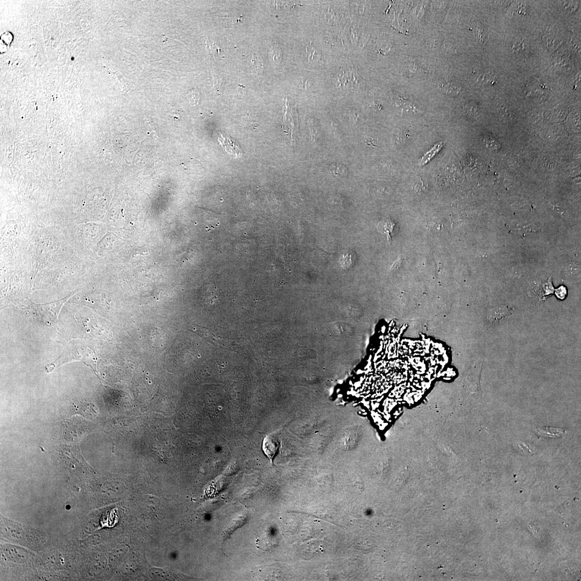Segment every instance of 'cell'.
I'll use <instances>...</instances> for the list:
<instances>
[{
	"label": "cell",
	"mask_w": 581,
	"mask_h": 581,
	"mask_svg": "<svg viewBox=\"0 0 581 581\" xmlns=\"http://www.w3.org/2000/svg\"><path fill=\"white\" fill-rule=\"evenodd\" d=\"M208 49H209V52L212 55H218L220 52V49L215 43L208 42L207 43Z\"/></svg>",
	"instance_id": "30bf717a"
},
{
	"label": "cell",
	"mask_w": 581,
	"mask_h": 581,
	"mask_svg": "<svg viewBox=\"0 0 581 581\" xmlns=\"http://www.w3.org/2000/svg\"><path fill=\"white\" fill-rule=\"evenodd\" d=\"M5 554L10 561L23 563L28 560L29 554L23 548L14 546H6L4 549Z\"/></svg>",
	"instance_id": "3957f363"
},
{
	"label": "cell",
	"mask_w": 581,
	"mask_h": 581,
	"mask_svg": "<svg viewBox=\"0 0 581 581\" xmlns=\"http://www.w3.org/2000/svg\"><path fill=\"white\" fill-rule=\"evenodd\" d=\"M514 50H515V52L519 53L522 52L523 50V42H516L515 44V46L514 47Z\"/></svg>",
	"instance_id": "8fae6325"
},
{
	"label": "cell",
	"mask_w": 581,
	"mask_h": 581,
	"mask_svg": "<svg viewBox=\"0 0 581 581\" xmlns=\"http://www.w3.org/2000/svg\"><path fill=\"white\" fill-rule=\"evenodd\" d=\"M70 296H72L71 294L61 300L45 304H37L31 302L33 314L35 317L42 323L46 325L54 324L59 318L63 305Z\"/></svg>",
	"instance_id": "7a4b0ae2"
},
{
	"label": "cell",
	"mask_w": 581,
	"mask_h": 581,
	"mask_svg": "<svg viewBox=\"0 0 581 581\" xmlns=\"http://www.w3.org/2000/svg\"><path fill=\"white\" fill-rule=\"evenodd\" d=\"M93 351L81 341L72 340L64 344V351L55 362L47 365L46 370L51 372L61 365L73 361H82L86 364L93 362Z\"/></svg>",
	"instance_id": "6da1fadb"
},
{
	"label": "cell",
	"mask_w": 581,
	"mask_h": 581,
	"mask_svg": "<svg viewBox=\"0 0 581 581\" xmlns=\"http://www.w3.org/2000/svg\"><path fill=\"white\" fill-rule=\"evenodd\" d=\"M555 295L560 300H564L567 296V289L565 286L561 285L555 290Z\"/></svg>",
	"instance_id": "9c48e42d"
},
{
	"label": "cell",
	"mask_w": 581,
	"mask_h": 581,
	"mask_svg": "<svg viewBox=\"0 0 581 581\" xmlns=\"http://www.w3.org/2000/svg\"><path fill=\"white\" fill-rule=\"evenodd\" d=\"M542 292L541 293V295L540 296V298H542L543 299L545 297H546L551 295V294L553 293L554 291V288L553 285H552L551 280L550 278L547 279L544 283H542Z\"/></svg>",
	"instance_id": "ba28073f"
},
{
	"label": "cell",
	"mask_w": 581,
	"mask_h": 581,
	"mask_svg": "<svg viewBox=\"0 0 581 581\" xmlns=\"http://www.w3.org/2000/svg\"><path fill=\"white\" fill-rule=\"evenodd\" d=\"M7 521H8L7 520H6V522L3 521V525H2V532L6 535L5 536L15 542L23 539L24 537L23 529L16 523Z\"/></svg>",
	"instance_id": "5b68a950"
},
{
	"label": "cell",
	"mask_w": 581,
	"mask_h": 581,
	"mask_svg": "<svg viewBox=\"0 0 581 581\" xmlns=\"http://www.w3.org/2000/svg\"><path fill=\"white\" fill-rule=\"evenodd\" d=\"M218 141L226 152L231 156L236 158L242 156V151L239 145L227 134L222 133L218 138Z\"/></svg>",
	"instance_id": "277c9868"
},
{
	"label": "cell",
	"mask_w": 581,
	"mask_h": 581,
	"mask_svg": "<svg viewBox=\"0 0 581 581\" xmlns=\"http://www.w3.org/2000/svg\"><path fill=\"white\" fill-rule=\"evenodd\" d=\"M441 90L448 95H457L460 90V88L448 82H442L439 83Z\"/></svg>",
	"instance_id": "52a82bcc"
},
{
	"label": "cell",
	"mask_w": 581,
	"mask_h": 581,
	"mask_svg": "<svg viewBox=\"0 0 581 581\" xmlns=\"http://www.w3.org/2000/svg\"><path fill=\"white\" fill-rule=\"evenodd\" d=\"M279 447V442L277 437L270 434L265 437L262 444L263 450L269 458L271 463L275 456Z\"/></svg>",
	"instance_id": "8992f818"
}]
</instances>
